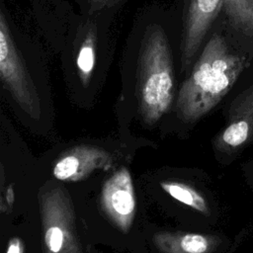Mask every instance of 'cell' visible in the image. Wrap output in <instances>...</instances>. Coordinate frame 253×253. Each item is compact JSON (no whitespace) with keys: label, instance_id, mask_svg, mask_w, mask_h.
<instances>
[{"label":"cell","instance_id":"obj_1","mask_svg":"<svg viewBox=\"0 0 253 253\" xmlns=\"http://www.w3.org/2000/svg\"><path fill=\"white\" fill-rule=\"evenodd\" d=\"M244 66V58L231 52L220 35L213 34L180 88L179 118L193 124L208 114L233 87Z\"/></svg>","mask_w":253,"mask_h":253},{"label":"cell","instance_id":"obj_2","mask_svg":"<svg viewBox=\"0 0 253 253\" xmlns=\"http://www.w3.org/2000/svg\"><path fill=\"white\" fill-rule=\"evenodd\" d=\"M138 111L143 122L155 125L171 108L174 72L167 37L159 26L149 27L138 56Z\"/></svg>","mask_w":253,"mask_h":253},{"label":"cell","instance_id":"obj_3","mask_svg":"<svg viewBox=\"0 0 253 253\" xmlns=\"http://www.w3.org/2000/svg\"><path fill=\"white\" fill-rule=\"evenodd\" d=\"M0 74L17 104L31 117H40L39 97L23 58L11 37L4 12L0 14Z\"/></svg>","mask_w":253,"mask_h":253},{"label":"cell","instance_id":"obj_4","mask_svg":"<svg viewBox=\"0 0 253 253\" xmlns=\"http://www.w3.org/2000/svg\"><path fill=\"white\" fill-rule=\"evenodd\" d=\"M222 7L223 0H188L181 43V60L184 69L192 62Z\"/></svg>","mask_w":253,"mask_h":253},{"label":"cell","instance_id":"obj_5","mask_svg":"<svg viewBox=\"0 0 253 253\" xmlns=\"http://www.w3.org/2000/svg\"><path fill=\"white\" fill-rule=\"evenodd\" d=\"M253 139V84L240 93L231 106L228 125L219 135L222 145L236 148Z\"/></svg>","mask_w":253,"mask_h":253},{"label":"cell","instance_id":"obj_6","mask_svg":"<svg viewBox=\"0 0 253 253\" xmlns=\"http://www.w3.org/2000/svg\"><path fill=\"white\" fill-rule=\"evenodd\" d=\"M103 203L107 211L121 226L126 227L134 211V198L131 179L126 169L118 171L105 184Z\"/></svg>","mask_w":253,"mask_h":253},{"label":"cell","instance_id":"obj_7","mask_svg":"<svg viewBox=\"0 0 253 253\" xmlns=\"http://www.w3.org/2000/svg\"><path fill=\"white\" fill-rule=\"evenodd\" d=\"M222 9L233 28L253 40V0H223Z\"/></svg>","mask_w":253,"mask_h":253},{"label":"cell","instance_id":"obj_8","mask_svg":"<svg viewBox=\"0 0 253 253\" xmlns=\"http://www.w3.org/2000/svg\"><path fill=\"white\" fill-rule=\"evenodd\" d=\"M96 56V31L88 29L77 53L76 65L83 86H87L93 74Z\"/></svg>","mask_w":253,"mask_h":253},{"label":"cell","instance_id":"obj_9","mask_svg":"<svg viewBox=\"0 0 253 253\" xmlns=\"http://www.w3.org/2000/svg\"><path fill=\"white\" fill-rule=\"evenodd\" d=\"M161 186L163 189L171 195L177 201L193 207L194 209L200 211H207V205L202 196H200L197 192L192 190L191 188L185 186L184 184L171 182V183H162Z\"/></svg>","mask_w":253,"mask_h":253},{"label":"cell","instance_id":"obj_10","mask_svg":"<svg viewBox=\"0 0 253 253\" xmlns=\"http://www.w3.org/2000/svg\"><path fill=\"white\" fill-rule=\"evenodd\" d=\"M180 247L185 253H205L209 248V241L200 234H186L181 238Z\"/></svg>","mask_w":253,"mask_h":253},{"label":"cell","instance_id":"obj_11","mask_svg":"<svg viewBox=\"0 0 253 253\" xmlns=\"http://www.w3.org/2000/svg\"><path fill=\"white\" fill-rule=\"evenodd\" d=\"M45 245L51 253H58L64 242V233L58 226H49L45 230Z\"/></svg>","mask_w":253,"mask_h":253},{"label":"cell","instance_id":"obj_12","mask_svg":"<svg viewBox=\"0 0 253 253\" xmlns=\"http://www.w3.org/2000/svg\"><path fill=\"white\" fill-rule=\"evenodd\" d=\"M122 0H89L90 4V11L96 12L98 10L110 7L112 5H115L119 3Z\"/></svg>","mask_w":253,"mask_h":253},{"label":"cell","instance_id":"obj_13","mask_svg":"<svg viewBox=\"0 0 253 253\" xmlns=\"http://www.w3.org/2000/svg\"><path fill=\"white\" fill-rule=\"evenodd\" d=\"M7 253H22V245L18 239H13L7 249Z\"/></svg>","mask_w":253,"mask_h":253}]
</instances>
